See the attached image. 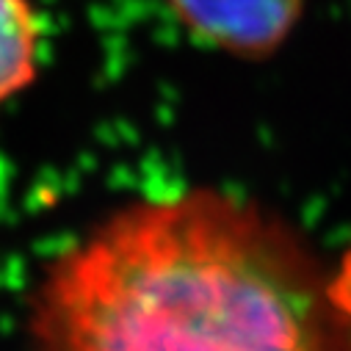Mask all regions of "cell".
<instances>
[{
  "mask_svg": "<svg viewBox=\"0 0 351 351\" xmlns=\"http://www.w3.org/2000/svg\"><path fill=\"white\" fill-rule=\"evenodd\" d=\"M28 335L34 351H351L304 235L221 189L138 197L66 243Z\"/></svg>",
  "mask_w": 351,
  "mask_h": 351,
  "instance_id": "6da1fadb",
  "label": "cell"
},
{
  "mask_svg": "<svg viewBox=\"0 0 351 351\" xmlns=\"http://www.w3.org/2000/svg\"><path fill=\"white\" fill-rule=\"evenodd\" d=\"M194 42L241 61L271 58L296 31L307 0H160Z\"/></svg>",
  "mask_w": 351,
  "mask_h": 351,
  "instance_id": "7a4b0ae2",
  "label": "cell"
},
{
  "mask_svg": "<svg viewBox=\"0 0 351 351\" xmlns=\"http://www.w3.org/2000/svg\"><path fill=\"white\" fill-rule=\"evenodd\" d=\"M45 20L34 0H0V106L25 95L42 72Z\"/></svg>",
  "mask_w": 351,
  "mask_h": 351,
  "instance_id": "3957f363",
  "label": "cell"
},
{
  "mask_svg": "<svg viewBox=\"0 0 351 351\" xmlns=\"http://www.w3.org/2000/svg\"><path fill=\"white\" fill-rule=\"evenodd\" d=\"M329 288H332V299L340 307V313L346 315V321L351 324V249L340 257L337 269L329 271Z\"/></svg>",
  "mask_w": 351,
  "mask_h": 351,
  "instance_id": "277c9868",
  "label": "cell"
}]
</instances>
